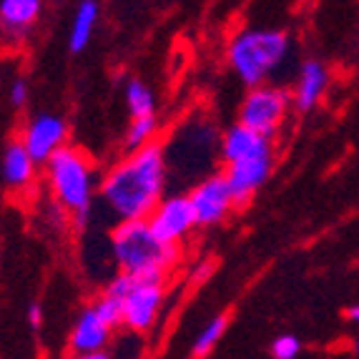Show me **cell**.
Returning a JSON list of instances; mask_svg holds the SVG:
<instances>
[{
	"label": "cell",
	"instance_id": "cell-12",
	"mask_svg": "<svg viewBox=\"0 0 359 359\" xmlns=\"http://www.w3.org/2000/svg\"><path fill=\"white\" fill-rule=\"evenodd\" d=\"M330 86V71L324 66L322 60L309 58L299 66V73H297V83H294L292 90V101L294 108L299 114H309L319 106L322 101L324 90Z\"/></svg>",
	"mask_w": 359,
	"mask_h": 359
},
{
	"label": "cell",
	"instance_id": "cell-21",
	"mask_svg": "<svg viewBox=\"0 0 359 359\" xmlns=\"http://www.w3.org/2000/svg\"><path fill=\"white\" fill-rule=\"evenodd\" d=\"M30 98V86L28 81H23V78H15L11 83V103L13 108H23L25 103H28Z\"/></svg>",
	"mask_w": 359,
	"mask_h": 359
},
{
	"label": "cell",
	"instance_id": "cell-10",
	"mask_svg": "<svg viewBox=\"0 0 359 359\" xmlns=\"http://www.w3.org/2000/svg\"><path fill=\"white\" fill-rule=\"evenodd\" d=\"M271 171H274V154L254 156V158L229 163V166L224 168V176H226L229 186H231L236 206L246 204V201L269 181Z\"/></svg>",
	"mask_w": 359,
	"mask_h": 359
},
{
	"label": "cell",
	"instance_id": "cell-3",
	"mask_svg": "<svg viewBox=\"0 0 359 359\" xmlns=\"http://www.w3.org/2000/svg\"><path fill=\"white\" fill-rule=\"evenodd\" d=\"M46 176L53 191L55 204L76 219L78 224L88 222L93 211V196H96L98 171L88 156L81 149L66 146L46 163Z\"/></svg>",
	"mask_w": 359,
	"mask_h": 359
},
{
	"label": "cell",
	"instance_id": "cell-7",
	"mask_svg": "<svg viewBox=\"0 0 359 359\" xmlns=\"http://www.w3.org/2000/svg\"><path fill=\"white\" fill-rule=\"evenodd\" d=\"M149 224L163 244L179 246V241H184L191 233V229L196 226V216H194V206L189 194L163 196V201L149 216Z\"/></svg>",
	"mask_w": 359,
	"mask_h": 359
},
{
	"label": "cell",
	"instance_id": "cell-15",
	"mask_svg": "<svg viewBox=\"0 0 359 359\" xmlns=\"http://www.w3.org/2000/svg\"><path fill=\"white\" fill-rule=\"evenodd\" d=\"M41 13L43 0H0V25L11 36H25Z\"/></svg>",
	"mask_w": 359,
	"mask_h": 359
},
{
	"label": "cell",
	"instance_id": "cell-6",
	"mask_svg": "<svg viewBox=\"0 0 359 359\" xmlns=\"http://www.w3.org/2000/svg\"><path fill=\"white\" fill-rule=\"evenodd\" d=\"M189 198H191L194 216H196V226L204 229L222 224L236 206L231 186L224 174H209L198 184H194Z\"/></svg>",
	"mask_w": 359,
	"mask_h": 359
},
{
	"label": "cell",
	"instance_id": "cell-19",
	"mask_svg": "<svg viewBox=\"0 0 359 359\" xmlns=\"http://www.w3.org/2000/svg\"><path fill=\"white\" fill-rule=\"evenodd\" d=\"M226 327H229V319L224 317H216L214 322L206 327L201 334H198V339H196V344H194V352H191V357L194 359H204L206 354L211 352V349L219 344V339H222V334L226 332Z\"/></svg>",
	"mask_w": 359,
	"mask_h": 359
},
{
	"label": "cell",
	"instance_id": "cell-17",
	"mask_svg": "<svg viewBox=\"0 0 359 359\" xmlns=\"http://www.w3.org/2000/svg\"><path fill=\"white\" fill-rule=\"evenodd\" d=\"M156 136H158V118H156V116L131 118L123 144H126L128 154H133V151H141V149H146V146H154Z\"/></svg>",
	"mask_w": 359,
	"mask_h": 359
},
{
	"label": "cell",
	"instance_id": "cell-24",
	"mask_svg": "<svg viewBox=\"0 0 359 359\" xmlns=\"http://www.w3.org/2000/svg\"><path fill=\"white\" fill-rule=\"evenodd\" d=\"M76 359H108L103 352H93V354H78Z\"/></svg>",
	"mask_w": 359,
	"mask_h": 359
},
{
	"label": "cell",
	"instance_id": "cell-13",
	"mask_svg": "<svg viewBox=\"0 0 359 359\" xmlns=\"http://www.w3.org/2000/svg\"><path fill=\"white\" fill-rule=\"evenodd\" d=\"M36 166L38 163L33 161L23 141L15 138L3 151V184L11 191H25L36 184Z\"/></svg>",
	"mask_w": 359,
	"mask_h": 359
},
{
	"label": "cell",
	"instance_id": "cell-8",
	"mask_svg": "<svg viewBox=\"0 0 359 359\" xmlns=\"http://www.w3.org/2000/svg\"><path fill=\"white\" fill-rule=\"evenodd\" d=\"M68 123L58 114H38L28 118L20 141L36 163H48L60 149H66Z\"/></svg>",
	"mask_w": 359,
	"mask_h": 359
},
{
	"label": "cell",
	"instance_id": "cell-2",
	"mask_svg": "<svg viewBox=\"0 0 359 359\" xmlns=\"http://www.w3.org/2000/svg\"><path fill=\"white\" fill-rule=\"evenodd\" d=\"M111 246L121 274H131L133 279L163 282L166 271L179 259V246L163 244L154 233L149 219L118 224L111 236Z\"/></svg>",
	"mask_w": 359,
	"mask_h": 359
},
{
	"label": "cell",
	"instance_id": "cell-5",
	"mask_svg": "<svg viewBox=\"0 0 359 359\" xmlns=\"http://www.w3.org/2000/svg\"><path fill=\"white\" fill-rule=\"evenodd\" d=\"M289 106H294L289 90L266 83L259 88H249L239 106V123L266 138H274L287 121Z\"/></svg>",
	"mask_w": 359,
	"mask_h": 359
},
{
	"label": "cell",
	"instance_id": "cell-16",
	"mask_svg": "<svg viewBox=\"0 0 359 359\" xmlns=\"http://www.w3.org/2000/svg\"><path fill=\"white\" fill-rule=\"evenodd\" d=\"M98 15H101L98 0H81L78 3L71 20V30H68V48H71V53H83L88 48L93 30L98 25Z\"/></svg>",
	"mask_w": 359,
	"mask_h": 359
},
{
	"label": "cell",
	"instance_id": "cell-9",
	"mask_svg": "<svg viewBox=\"0 0 359 359\" xmlns=\"http://www.w3.org/2000/svg\"><path fill=\"white\" fill-rule=\"evenodd\" d=\"M166 289L163 282H149V279H136L133 289L123 299V324L131 332H146L154 327L156 314L161 309Z\"/></svg>",
	"mask_w": 359,
	"mask_h": 359
},
{
	"label": "cell",
	"instance_id": "cell-25",
	"mask_svg": "<svg viewBox=\"0 0 359 359\" xmlns=\"http://www.w3.org/2000/svg\"><path fill=\"white\" fill-rule=\"evenodd\" d=\"M357 352H359V341H357Z\"/></svg>",
	"mask_w": 359,
	"mask_h": 359
},
{
	"label": "cell",
	"instance_id": "cell-11",
	"mask_svg": "<svg viewBox=\"0 0 359 359\" xmlns=\"http://www.w3.org/2000/svg\"><path fill=\"white\" fill-rule=\"evenodd\" d=\"M264 154H274L271 149V138L262 136V133L246 128L244 123H233L231 128H226L219 141V156L222 161L226 163H236L244 161V158H254V156H264Z\"/></svg>",
	"mask_w": 359,
	"mask_h": 359
},
{
	"label": "cell",
	"instance_id": "cell-14",
	"mask_svg": "<svg viewBox=\"0 0 359 359\" xmlns=\"http://www.w3.org/2000/svg\"><path fill=\"white\" fill-rule=\"evenodd\" d=\"M111 327L106 324V319L98 314L96 304H90L88 309L78 317L76 327L71 334V349L76 354H93L101 352L106 347L108 337H111Z\"/></svg>",
	"mask_w": 359,
	"mask_h": 359
},
{
	"label": "cell",
	"instance_id": "cell-20",
	"mask_svg": "<svg viewBox=\"0 0 359 359\" xmlns=\"http://www.w3.org/2000/svg\"><path fill=\"white\" fill-rule=\"evenodd\" d=\"M299 349H302L299 339L292 337V334L279 337V339L271 344V354H274L276 359H294L297 354H299Z\"/></svg>",
	"mask_w": 359,
	"mask_h": 359
},
{
	"label": "cell",
	"instance_id": "cell-23",
	"mask_svg": "<svg viewBox=\"0 0 359 359\" xmlns=\"http://www.w3.org/2000/svg\"><path fill=\"white\" fill-rule=\"evenodd\" d=\"M347 319H352V322H359V304L357 306H349V309H347Z\"/></svg>",
	"mask_w": 359,
	"mask_h": 359
},
{
	"label": "cell",
	"instance_id": "cell-18",
	"mask_svg": "<svg viewBox=\"0 0 359 359\" xmlns=\"http://www.w3.org/2000/svg\"><path fill=\"white\" fill-rule=\"evenodd\" d=\"M126 106L131 118H144V116H156V96L154 90L138 81V78H131L126 83Z\"/></svg>",
	"mask_w": 359,
	"mask_h": 359
},
{
	"label": "cell",
	"instance_id": "cell-1",
	"mask_svg": "<svg viewBox=\"0 0 359 359\" xmlns=\"http://www.w3.org/2000/svg\"><path fill=\"white\" fill-rule=\"evenodd\" d=\"M166 179V151L161 144H154L133 151L116 166L108 168L98 186V196L118 224L138 222V219H149L156 206L163 201Z\"/></svg>",
	"mask_w": 359,
	"mask_h": 359
},
{
	"label": "cell",
	"instance_id": "cell-22",
	"mask_svg": "<svg viewBox=\"0 0 359 359\" xmlns=\"http://www.w3.org/2000/svg\"><path fill=\"white\" fill-rule=\"evenodd\" d=\"M28 322H30V327H33V330H41V324H43V309H41V304H30V309H28Z\"/></svg>",
	"mask_w": 359,
	"mask_h": 359
},
{
	"label": "cell",
	"instance_id": "cell-4",
	"mask_svg": "<svg viewBox=\"0 0 359 359\" xmlns=\"http://www.w3.org/2000/svg\"><path fill=\"white\" fill-rule=\"evenodd\" d=\"M289 53H292L289 36L274 28L241 30L229 41L226 48L229 66L249 88L264 86V81L276 73V68L289 58Z\"/></svg>",
	"mask_w": 359,
	"mask_h": 359
}]
</instances>
